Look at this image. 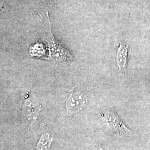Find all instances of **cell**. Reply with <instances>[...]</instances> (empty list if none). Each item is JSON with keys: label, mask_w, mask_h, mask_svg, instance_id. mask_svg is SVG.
Returning a JSON list of instances; mask_svg holds the SVG:
<instances>
[{"label": "cell", "mask_w": 150, "mask_h": 150, "mask_svg": "<svg viewBox=\"0 0 150 150\" xmlns=\"http://www.w3.org/2000/svg\"><path fill=\"white\" fill-rule=\"evenodd\" d=\"M88 102V95L80 90H74L67 97L65 103L66 111L68 115H74L81 111Z\"/></svg>", "instance_id": "obj_1"}, {"label": "cell", "mask_w": 150, "mask_h": 150, "mask_svg": "<svg viewBox=\"0 0 150 150\" xmlns=\"http://www.w3.org/2000/svg\"><path fill=\"white\" fill-rule=\"evenodd\" d=\"M41 111V105L37 99L29 92L25 96L22 106V113L30 125L38 121Z\"/></svg>", "instance_id": "obj_2"}, {"label": "cell", "mask_w": 150, "mask_h": 150, "mask_svg": "<svg viewBox=\"0 0 150 150\" xmlns=\"http://www.w3.org/2000/svg\"><path fill=\"white\" fill-rule=\"evenodd\" d=\"M101 117L108 126L119 135L127 137L131 134V130L126 126L123 121L116 113L111 111H106L101 114Z\"/></svg>", "instance_id": "obj_3"}, {"label": "cell", "mask_w": 150, "mask_h": 150, "mask_svg": "<svg viewBox=\"0 0 150 150\" xmlns=\"http://www.w3.org/2000/svg\"><path fill=\"white\" fill-rule=\"evenodd\" d=\"M48 45L51 56L55 61L64 62L72 59L70 52L63 47L61 43L57 42L52 36L49 38Z\"/></svg>", "instance_id": "obj_4"}, {"label": "cell", "mask_w": 150, "mask_h": 150, "mask_svg": "<svg viewBox=\"0 0 150 150\" xmlns=\"http://www.w3.org/2000/svg\"><path fill=\"white\" fill-rule=\"evenodd\" d=\"M127 46L125 43L120 44L117 50L116 59L118 66L119 72L124 77H126L127 75Z\"/></svg>", "instance_id": "obj_5"}, {"label": "cell", "mask_w": 150, "mask_h": 150, "mask_svg": "<svg viewBox=\"0 0 150 150\" xmlns=\"http://www.w3.org/2000/svg\"><path fill=\"white\" fill-rule=\"evenodd\" d=\"M52 141V136L48 132L42 134L36 146V150H48Z\"/></svg>", "instance_id": "obj_6"}, {"label": "cell", "mask_w": 150, "mask_h": 150, "mask_svg": "<svg viewBox=\"0 0 150 150\" xmlns=\"http://www.w3.org/2000/svg\"><path fill=\"white\" fill-rule=\"evenodd\" d=\"M95 150H104L101 146H99V147H97L96 148V149Z\"/></svg>", "instance_id": "obj_7"}]
</instances>
